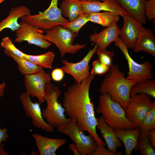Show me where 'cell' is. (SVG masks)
<instances>
[{"instance_id":"37","label":"cell","mask_w":155,"mask_h":155,"mask_svg":"<svg viewBox=\"0 0 155 155\" xmlns=\"http://www.w3.org/2000/svg\"><path fill=\"white\" fill-rule=\"evenodd\" d=\"M9 138L7 133V128L6 127L1 129L0 127V145L3 142H5Z\"/></svg>"},{"instance_id":"19","label":"cell","mask_w":155,"mask_h":155,"mask_svg":"<svg viewBox=\"0 0 155 155\" xmlns=\"http://www.w3.org/2000/svg\"><path fill=\"white\" fill-rule=\"evenodd\" d=\"M97 122L96 127L100 130L108 149L112 152H117V148L122 146L121 141L113 129L108 125L102 117L97 119Z\"/></svg>"},{"instance_id":"36","label":"cell","mask_w":155,"mask_h":155,"mask_svg":"<svg viewBox=\"0 0 155 155\" xmlns=\"http://www.w3.org/2000/svg\"><path fill=\"white\" fill-rule=\"evenodd\" d=\"M64 73L61 68H55L51 72V77L54 81L59 82L63 79L64 77Z\"/></svg>"},{"instance_id":"21","label":"cell","mask_w":155,"mask_h":155,"mask_svg":"<svg viewBox=\"0 0 155 155\" xmlns=\"http://www.w3.org/2000/svg\"><path fill=\"white\" fill-rule=\"evenodd\" d=\"M135 53L144 51L155 56V39L152 30L143 27L133 48Z\"/></svg>"},{"instance_id":"9","label":"cell","mask_w":155,"mask_h":155,"mask_svg":"<svg viewBox=\"0 0 155 155\" xmlns=\"http://www.w3.org/2000/svg\"><path fill=\"white\" fill-rule=\"evenodd\" d=\"M114 43L115 45L122 51L127 61L129 70L126 78L127 79L140 83L152 78V63L146 61L140 64L134 61L130 55L127 48L119 38Z\"/></svg>"},{"instance_id":"15","label":"cell","mask_w":155,"mask_h":155,"mask_svg":"<svg viewBox=\"0 0 155 155\" xmlns=\"http://www.w3.org/2000/svg\"><path fill=\"white\" fill-rule=\"evenodd\" d=\"M91 0L81 1L83 13H90L103 11L113 12L123 17L127 13L118 4L115 0Z\"/></svg>"},{"instance_id":"7","label":"cell","mask_w":155,"mask_h":155,"mask_svg":"<svg viewBox=\"0 0 155 155\" xmlns=\"http://www.w3.org/2000/svg\"><path fill=\"white\" fill-rule=\"evenodd\" d=\"M57 131L67 135L76 145L81 155H89L98 144L90 134L86 135L76 125L75 118H69L65 123L57 127Z\"/></svg>"},{"instance_id":"14","label":"cell","mask_w":155,"mask_h":155,"mask_svg":"<svg viewBox=\"0 0 155 155\" xmlns=\"http://www.w3.org/2000/svg\"><path fill=\"white\" fill-rule=\"evenodd\" d=\"M123 17V23L119 38L128 49H133L143 28L142 24L128 14Z\"/></svg>"},{"instance_id":"17","label":"cell","mask_w":155,"mask_h":155,"mask_svg":"<svg viewBox=\"0 0 155 155\" xmlns=\"http://www.w3.org/2000/svg\"><path fill=\"white\" fill-rule=\"evenodd\" d=\"M32 136L40 155H56L57 150L67 141L65 139L49 138L36 133Z\"/></svg>"},{"instance_id":"11","label":"cell","mask_w":155,"mask_h":155,"mask_svg":"<svg viewBox=\"0 0 155 155\" xmlns=\"http://www.w3.org/2000/svg\"><path fill=\"white\" fill-rule=\"evenodd\" d=\"M19 99L26 116L30 118L33 125L46 132L52 133L54 127L47 123L43 118L40 104L38 102H33L30 96L26 92H22Z\"/></svg>"},{"instance_id":"43","label":"cell","mask_w":155,"mask_h":155,"mask_svg":"<svg viewBox=\"0 0 155 155\" xmlns=\"http://www.w3.org/2000/svg\"><path fill=\"white\" fill-rule=\"evenodd\" d=\"M6 0H0V4Z\"/></svg>"},{"instance_id":"28","label":"cell","mask_w":155,"mask_h":155,"mask_svg":"<svg viewBox=\"0 0 155 155\" xmlns=\"http://www.w3.org/2000/svg\"><path fill=\"white\" fill-rule=\"evenodd\" d=\"M146 131H140L137 148L141 155H155V152Z\"/></svg>"},{"instance_id":"18","label":"cell","mask_w":155,"mask_h":155,"mask_svg":"<svg viewBox=\"0 0 155 155\" xmlns=\"http://www.w3.org/2000/svg\"><path fill=\"white\" fill-rule=\"evenodd\" d=\"M119 5L132 18L143 24L147 22L145 5L148 0H115Z\"/></svg>"},{"instance_id":"2","label":"cell","mask_w":155,"mask_h":155,"mask_svg":"<svg viewBox=\"0 0 155 155\" xmlns=\"http://www.w3.org/2000/svg\"><path fill=\"white\" fill-rule=\"evenodd\" d=\"M137 83L127 79L118 66L114 64L105 76L99 91L101 94H108L125 110L130 96L131 89Z\"/></svg>"},{"instance_id":"29","label":"cell","mask_w":155,"mask_h":155,"mask_svg":"<svg viewBox=\"0 0 155 155\" xmlns=\"http://www.w3.org/2000/svg\"><path fill=\"white\" fill-rule=\"evenodd\" d=\"M89 21V13H82L73 21L61 26L64 28L69 29L77 36L80 29Z\"/></svg>"},{"instance_id":"30","label":"cell","mask_w":155,"mask_h":155,"mask_svg":"<svg viewBox=\"0 0 155 155\" xmlns=\"http://www.w3.org/2000/svg\"><path fill=\"white\" fill-rule=\"evenodd\" d=\"M140 131H147L155 129V101L152 102L151 108L141 123Z\"/></svg>"},{"instance_id":"13","label":"cell","mask_w":155,"mask_h":155,"mask_svg":"<svg viewBox=\"0 0 155 155\" xmlns=\"http://www.w3.org/2000/svg\"><path fill=\"white\" fill-rule=\"evenodd\" d=\"M98 48L97 45L95 44L93 49L89 50L82 60L76 63L62 59L61 62L63 65L61 68L64 73L72 76L76 82H81L90 74L89 63Z\"/></svg>"},{"instance_id":"34","label":"cell","mask_w":155,"mask_h":155,"mask_svg":"<svg viewBox=\"0 0 155 155\" xmlns=\"http://www.w3.org/2000/svg\"><path fill=\"white\" fill-rule=\"evenodd\" d=\"M145 14L148 21L155 19V0H148L146 3Z\"/></svg>"},{"instance_id":"12","label":"cell","mask_w":155,"mask_h":155,"mask_svg":"<svg viewBox=\"0 0 155 155\" xmlns=\"http://www.w3.org/2000/svg\"><path fill=\"white\" fill-rule=\"evenodd\" d=\"M20 26L16 31V42L26 41L30 44L34 45L40 48L46 49L51 43L43 38V31L35 26L22 20Z\"/></svg>"},{"instance_id":"41","label":"cell","mask_w":155,"mask_h":155,"mask_svg":"<svg viewBox=\"0 0 155 155\" xmlns=\"http://www.w3.org/2000/svg\"><path fill=\"white\" fill-rule=\"evenodd\" d=\"M4 144L3 143L0 145V155H9V153L4 149Z\"/></svg>"},{"instance_id":"39","label":"cell","mask_w":155,"mask_h":155,"mask_svg":"<svg viewBox=\"0 0 155 155\" xmlns=\"http://www.w3.org/2000/svg\"><path fill=\"white\" fill-rule=\"evenodd\" d=\"M68 149L69 150L72 151L75 155H81L76 145L74 143L69 145Z\"/></svg>"},{"instance_id":"25","label":"cell","mask_w":155,"mask_h":155,"mask_svg":"<svg viewBox=\"0 0 155 155\" xmlns=\"http://www.w3.org/2000/svg\"><path fill=\"white\" fill-rule=\"evenodd\" d=\"M90 21L99 24L104 27H108L120 19L119 16L110 11L95 12L89 13Z\"/></svg>"},{"instance_id":"10","label":"cell","mask_w":155,"mask_h":155,"mask_svg":"<svg viewBox=\"0 0 155 155\" xmlns=\"http://www.w3.org/2000/svg\"><path fill=\"white\" fill-rule=\"evenodd\" d=\"M24 79L26 92L30 96L36 97L40 104L44 103L45 87L51 80L50 74L42 68L36 73L24 75Z\"/></svg>"},{"instance_id":"4","label":"cell","mask_w":155,"mask_h":155,"mask_svg":"<svg viewBox=\"0 0 155 155\" xmlns=\"http://www.w3.org/2000/svg\"><path fill=\"white\" fill-rule=\"evenodd\" d=\"M61 94L59 88L51 82L46 84L44 99L47 106L42 110V115L46 121L54 127L65 123L69 119L65 117V109L58 101Z\"/></svg>"},{"instance_id":"3","label":"cell","mask_w":155,"mask_h":155,"mask_svg":"<svg viewBox=\"0 0 155 155\" xmlns=\"http://www.w3.org/2000/svg\"><path fill=\"white\" fill-rule=\"evenodd\" d=\"M99 99L95 111L102 115L101 117L111 128L121 130L135 128L127 118L124 109L118 102L113 100L108 94H101Z\"/></svg>"},{"instance_id":"16","label":"cell","mask_w":155,"mask_h":155,"mask_svg":"<svg viewBox=\"0 0 155 155\" xmlns=\"http://www.w3.org/2000/svg\"><path fill=\"white\" fill-rule=\"evenodd\" d=\"M120 28L117 22H115L100 32L94 33L90 37V40L95 43L101 50H106L110 44L114 42L119 38Z\"/></svg>"},{"instance_id":"26","label":"cell","mask_w":155,"mask_h":155,"mask_svg":"<svg viewBox=\"0 0 155 155\" xmlns=\"http://www.w3.org/2000/svg\"><path fill=\"white\" fill-rule=\"evenodd\" d=\"M140 93L146 94L150 97L155 98V80L152 78L134 85L130 90V96Z\"/></svg>"},{"instance_id":"33","label":"cell","mask_w":155,"mask_h":155,"mask_svg":"<svg viewBox=\"0 0 155 155\" xmlns=\"http://www.w3.org/2000/svg\"><path fill=\"white\" fill-rule=\"evenodd\" d=\"M92 68L90 74L96 76L103 75L108 71L110 67L100 62L98 60L92 63Z\"/></svg>"},{"instance_id":"22","label":"cell","mask_w":155,"mask_h":155,"mask_svg":"<svg viewBox=\"0 0 155 155\" xmlns=\"http://www.w3.org/2000/svg\"><path fill=\"white\" fill-rule=\"evenodd\" d=\"M135 128L127 130L113 129L124 145L126 155H131L133 150L137 147L140 130L139 128Z\"/></svg>"},{"instance_id":"38","label":"cell","mask_w":155,"mask_h":155,"mask_svg":"<svg viewBox=\"0 0 155 155\" xmlns=\"http://www.w3.org/2000/svg\"><path fill=\"white\" fill-rule=\"evenodd\" d=\"M147 135L153 147H155V129L149 130L146 132Z\"/></svg>"},{"instance_id":"6","label":"cell","mask_w":155,"mask_h":155,"mask_svg":"<svg viewBox=\"0 0 155 155\" xmlns=\"http://www.w3.org/2000/svg\"><path fill=\"white\" fill-rule=\"evenodd\" d=\"M45 32L46 34L43 35V38L56 46L62 58L67 53L75 54L86 46V44H73L77 35L61 25L56 26L51 30H45Z\"/></svg>"},{"instance_id":"20","label":"cell","mask_w":155,"mask_h":155,"mask_svg":"<svg viewBox=\"0 0 155 155\" xmlns=\"http://www.w3.org/2000/svg\"><path fill=\"white\" fill-rule=\"evenodd\" d=\"M30 14V9L25 5L11 8L8 16L0 22V32L6 28L10 29L12 31H16L20 26L18 19Z\"/></svg>"},{"instance_id":"5","label":"cell","mask_w":155,"mask_h":155,"mask_svg":"<svg viewBox=\"0 0 155 155\" xmlns=\"http://www.w3.org/2000/svg\"><path fill=\"white\" fill-rule=\"evenodd\" d=\"M59 0H51L48 8L42 13L24 16L20 18L21 20L45 30H51L57 25L66 24L69 21L62 16L61 10L58 7Z\"/></svg>"},{"instance_id":"40","label":"cell","mask_w":155,"mask_h":155,"mask_svg":"<svg viewBox=\"0 0 155 155\" xmlns=\"http://www.w3.org/2000/svg\"><path fill=\"white\" fill-rule=\"evenodd\" d=\"M6 85V83L5 82L0 84V98L4 95Z\"/></svg>"},{"instance_id":"32","label":"cell","mask_w":155,"mask_h":155,"mask_svg":"<svg viewBox=\"0 0 155 155\" xmlns=\"http://www.w3.org/2000/svg\"><path fill=\"white\" fill-rule=\"evenodd\" d=\"M1 45L6 51L17 56L24 58L25 53L17 48L9 37H5L3 38Z\"/></svg>"},{"instance_id":"8","label":"cell","mask_w":155,"mask_h":155,"mask_svg":"<svg viewBox=\"0 0 155 155\" xmlns=\"http://www.w3.org/2000/svg\"><path fill=\"white\" fill-rule=\"evenodd\" d=\"M150 97L140 93L130 96L125 110L128 119L135 127L139 128L152 106Z\"/></svg>"},{"instance_id":"23","label":"cell","mask_w":155,"mask_h":155,"mask_svg":"<svg viewBox=\"0 0 155 155\" xmlns=\"http://www.w3.org/2000/svg\"><path fill=\"white\" fill-rule=\"evenodd\" d=\"M60 9L62 15L68 18L69 22L75 20L83 13L79 0H63L61 3Z\"/></svg>"},{"instance_id":"42","label":"cell","mask_w":155,"mask_h":155,"mask_svg":"<svg viewBox=\"0 0 155 155\" xmlns=\"http://www.w3.org/2000/svg\"><path fill=\"white\" fill-rule=\"evenodd\" d=\"M80 1H89V0H79ZM101 1H104V0H99Z\"/></svg>"},{"instance_id":"1","label":"cell","mask_w":155,"mask_h":155,"mask_svg":"<svg viewBox=\"0 0 155 155\" xmlns=\"http://www.w3.org/2000/svg\"><path fill=\"white\" fill-rule=\"evenodd\" d=\"M95 77L90 74L81 82H75L69 86L64 93L63 104L69 118L76 119L77 126L90 134L98 145L105 147L106 143L96 132L97 119L89 95L90 86Z\"/></svg>"},{"instance_id":"35","label":"cell","mask_w":155,"mask_h":155,"mask_svg":"<svg viewBox=\"0 0 155 155\" xmlns=\"http://www.w3.org/2000/svg\"><path fill=\"white\" fill-rule=\"evenodd\" d=\"M121 152H113L105 147L98 145L95 149L90 153L89 155H122Z\"/></svg>"},{"instance_id":"24","label":"cell","mask_w":155,"mask_h":155,"mask_svg":"<svg viewBox=\"0 0 155 155\" xmlns=\"http://www.w3.org/2000/svg\"><path fill=\"white\" fill-rule=\"evenodd\" d=\"M4 51L7 56L12 58L18 64V70L23 75L35 73L43 68L26 59L14 55L4 49Z\"/></svg>"},{"instance_id":"31","label":"cell","mask_w":155,"mask_h":155,"mask_svg":"<svg viewBox=\"0 0 155 155\" xmlns=\"http://www.w3.org/2000/svg\"><path fill=\"white\" fill-rule=\"evenodd\" d=\"M96 52L98 56V60L100 62L110 67L113 65V59L114 55L113 51L103 50L98 48Z\"/></svg>"},{"instance_id":"27","label":"cell","mask_w":155,"mask_h":155,"mask_svg":"<svg viewBox=\"0 0 155 155\" xmlns=\"http://www.w3.org/2000/svg\"><path fill=\"white\" fill-rule=\"evenodd\" d=\"M55 55L51 51L39 55H32L25 54L24 58L32 62L35 64L42 68L51 69Z\"/></svg>"}]
</instances>
